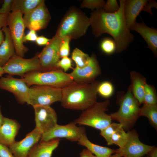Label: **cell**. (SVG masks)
Returning a JSON list of instances; mask_svg holds the SVG:
<instances>
[{
    "label": "cell",
    "mask_w": 157,
    "mask_h": 157,
    "mask_svg": "<svg viewBox=\"0 0 157 157\" xmlns=\"http://www.w3.org/2000/svg\"><path fill=\"white\" fill-rule=\"evenodd\" d=\"M119 10L113 13L104 11L102 8L93 10L89 18L92 32L95 37L104 33L110 35L116 46V51L121 53L134 40L133 35L127 27L124 14L125 0H119Z\"/></svg>",
    "instance_id": "6da1fadb"
},
{
    "label": "cell",
    "mask_w": 157,
    "mask_h": 157,
    "mask_svg": "<svg viewBox=\"0 0 157 157\" xmlns=\"http://www.w3.org/2000/svg\"><path fill=\"white\" fill-rule=\"evenodd\" d=\"M100 82L89 83L73 81L62 88V106L70 110L83 111L97 102V89Z\"/></svg>",
    "instance_id": "7a4b0ae2"
},
{
    "label": "cell",
    "mask_w": 157,
    "mask_h": 157,
    "mask_svg": "<svg viewBox=\"0 0 157 157\" xmlns=\"http://www.w3.org/2000/svg\"><path fill=\"white\" fill-rule=\"evenodd\" d=\"M117 102L118 110L110 115L112 120L118 121L125 131H130L140 117V108L137 100L133 95L130 85L126 93L118 92Z\"/></svg>",
    "instance_id": "3957f363"
},
{
    "label": "cell",
    "mask_w": 157,
    "mask_h": 157,
    "mask_svg": "<svg viewBox=\"0 0 157 157\" xmlns=\"http://www.w3.org/2000/svg\"><path fill=\"white\" fill-rule=\"evenodd\" d=\"M90 25L89 18L79 9L71 7L62 18L56 35L61 38L67 37L71 40L84 35Z\"/></svg>",
    "instance_id": "277c9868"
},
{
    "label": "cell",
    "mask_w": 157,
    "mask_h": 157,
    "mask_svg": "<svg viewBox=\"0 0 157 157\" xmlns=\"http://www.w3.org/2000/svg\"><path fill=\"white\" fill-rule=\"evenodd\" d=\"M22 78L29 87L33 85L62 88L74 81L69 73L59 68L45 72L32 71L26 73Z\"/></svg>",
    "instance_id": "5b68a950"
},
{
    "label": "cell",
    "mask_w": 157,
    "mask_h": 157,
    "mask_svg": "<svg viewBox=\"0 0 157 157\" xmlns=\"http://www.w3.org/2000/svg\"><path fill=\"white\" fill-rule=\"evenodd\" d=\"M110 104L108 99L97 102L82 111L79 116L73 122L77 125L89 126L101 130L112 123L110 115L106 113Z\"/></svg>",
    "instance_id": "8992f818"
},
{
    "label": "cell",
    "mask_w": 157,
    "mask_h": 157,
    "mask_svg": "<svg viewBox=\"0 0 157 157\" xmlns=\"http://www.w3.org/2000/svg\"><path fill=\"white\" fill-rule=\"evenodd\" d=\"M22 15L18 11H12L8 15L7 25L14 46L15 54L23 58L28 49L24 44L26 27Z\"/></svg>",
    "instance_id": "52a82bcc"
},
{
    "label": "cell",
    "mask_w": 157,
    "mask_h": 157,
    "mask_svg": "<svg viewBox=\"0 0 157 157\" xmlns=\"http://www.w3.org/2000/svg\"><path fill=\"white\" fill-rule=\"evenodd\" d=\"M61 96L62 88L34 85L29 88L27 103L33 107L38 106H50L53 103L60 101Z\"/></svg>",
    "instance_id": "ba28073f"
},
{
    "label": "cell",
    "mask_w": 157,
    "mask_h": 157,
    "mask_svg": "<svg viewBox=\"0 0 157 157\" xmlns=\"http://www.w3.org/2000/svg\"><path fill=\"white\" fill-rule=\"evenodd\" d=\"M38 54L29 59L24 58L15 54L2 67L4 73L17 75L22 78L28 72L41 71Z\"/></svg>",
    "instance_id": "9c48e42d"
},
{
    "label": "cell",
    "mask_w": 157,
    "mask_h": 157,
    "mask_svg": "<svg viewBox=\"0 0 157 157\" xmlns=\"http://www.w3.org/2000/svg\"><path fill=\"white\" fill-rule=\"evenodd\" d=\"M62 38L56 35L49 43L38 53L41 71H48L56 69L60 60V48Z\"/></svg>",
    "instance_id": "30bf717a"
},
{
    "label": "cell",
    "mask_w": 157,
    "mask_h": 157,
    "mask_svg": "<svg viewBox=\"0 0 157 157\" xmlns=\"http://www.w3.org/2000/svg\"><path fill=\"white\" fill-rule=\"evenodd\" d=\"M85 133L84 127L77 126L73 121L65 125L57 124L50 130L42 134L40 141L65 138L72 142H77Z\"/></svg>",
    "instance_id": "8fae6325"
},
{
    "label": "cell",
    "mask_w": 157,
    "mask_h": 157,
    "mask_svg": "<svg viewBox=\"0 0 157 157\" xmlns=\"http://www.w3.org/2000/svg\"><path fill=\"white\" fill-rule=\"evenodd\" d=\"M128 137L124 146L115 149V153H118L123 157H142L147 154L154 147L141 142L138 134L135 130L127 132Z\"/></svg>",
    "instance_id": "7c38bea8"
},
{
    "label": "cell",
    "mask_w": 157,
    "mask_h": 157,
    "mask_svg": "<svg viewBox=\"0 0 157 157\" xmlns=\"http://www.w3.org/2000/svg\"><path fill=\"white\" fill-rule=\"evenodd\" d=\"M157 8V3L153 0H125L124 14L128 28L130 30L141 11H146L152 15V8Z\"/></svg>",
    "instance_id": "4fadbf2b"
},
{
    "label": "cell",
    "mask_w": 157,
    "mask_h": 157,
    "mask_svg": "<svg viewBox=\"0 0 157 157\" xmlns=\"http://www.w3.org/2000/svg\"><path fill=\"white\" fill-rule=\"evenodd\" d=\"M44 2L24 14L23 19L25 27L36 31L47 27L51 17Z\"/></svg>",
    "instance_id": "5bb4252c"
},
{
    "label": "cell",
    "mask_w": 157,
    "mask_h": 157,
    "mask_svg": "<svg viewBox=\"0 0 157 157\" xmlns=\"http://www.w3.org/2000/svg\"><path fill=\"white\" fill-rule=\"evenodd\" d=\"M29 88L22 78H16L11 76L0 78V88L12 93L20 104L27 103Z\"/></svg>",
    "instance_id": "9a60e30c"
},
{
    "label": "cell",
    "mask_w": 157,
    "mask_h": 157,
    "mask_svg": "<svg viewBox=\"0 0 157 157\" xmlns=\"http://www.w3.org/2000/svg\"><path fill=\"white\" fill-rule=\"evenodd\" d=\"M35 113V128L42 134L49 131L57 124V116L50 106L33 107Z\"/></svg>",
    "instance_id": "2e32d148"
},
{
    "label": "cell",
    "mask_w": 157,
    "mask_h": 157,
    "mask_svg": "<svg viewBox=\"0 0 157 157\" xmlns=\"http://www.w3.org/2000/svg\"><path fill=\"white\" fill-rule=\"evenodd\" d=\"M101 74L99 63L95 55L94 54L90 57L89 63L86 66L82 68L76 67L69 73L74 81L86 83L94 81Z\"/></svg>",
    "instance_id": "e0dca14e"
},
{
    "label": "cell",
    "mask_w": 157,
    "mask_h": 157,
    "mask_svg": "<svg viewBox=\"0 0 157 157\" xmlns=\"http://www.w3.org/2000/svg\"><path fill=\"white\" fill-rule=\"evenodd\" d=\"M42 134L36 128L22 140L8 147L14 157H27L33 147L40 141Z\"/></svg>",
    "instance_id": "ac0fdd59"
},
{
    "label": "cell",
    "mask_w": 157,
    "mask_h": 157,
    "mask_svg": "<svg viewBox=\"0 0 157 157\" xmlns=\"http://www.w3.org/2000/svg\"><path fill=\"white\" fill-rule=\"evenodd\" d=\"M20 128V125L16 120L4 117L0 127V143L10 147L15 142Z\"/></svg>",
    "instance_id": "d6986e66"
},
{
    "label": "cell",
    "mask_w": 157,
    "mask_h": 157,
    "mask_svg": "<svg viewBox=\"0 0 157 157\" xmlns=\"http://www.w3.org/2000/svg\"><path fill=\"white\" fill-rule=\"evenodd\" d=\"M130 30L135 31L140 34L146 42L148 47L156 56L157 55V31L149 27L143 22H135L131 26Z\"/></svg>",
    "instance_id": "ffe728a7"
},
{
    "label": "cell",
    "mask_w": 157,
    "mask_h": 157,
    "mask_svg": "<svg viewBox=\"0 0 157 157\" xmlns=\"http://www.w3.org/2000/svg\"><path fill=\"white\" fill-rule=\"evenodd\" d=\"M60 140L57 138L47 141H40L31 149L27 157H51L58 147Z\"/></svg>",
    "instance_id": "44dd1931"
},
{
    "label": "cell",
    "mask_w": 157,
    "mask_h": 157,
    "mask_svg": "<svg viewBox=\"0 0 157 157\" xmlns=\"http://www.w3.org/2000/svg\"><path fill=\"white\" fill-rule=\"evenodd\" d=\"M5 39L0 46V66L3 67L15 54L14 46L8 28L5 26L2 28Z\"/></svg>",
    "instance_id": "7402d4cb"
},
{
    "label": "cell",
    "mask_w": 157,
    "mask_h": 157,
    "mask_svg": "<svg viewBox=\"0 0 157 157\" xmlns=\"http://www.w3.org/2000/svg\"><path fill=\"white\" fill-rule=\"evenodd\" d=\"M132 93L140 105L144 102V87L147 83L146 78L139 73L132 71L130 73Z\"/></svg>",
    "instance_id": "603a6c76"
},
{
    "label": "cell",
    "mask_w": 157,
    "mask_h": 157,
    "mask_svg": "<svg viewBox=\"0 0 157 157\" xmlns=\"http://www.w3.org/2000/svg\"><path fill=\"white\" fill-rule=\"evenodd\" d=\"M77 142L78 144L86 147L96 157H110L113 154L115 153V149L92 142L88 138L86 133L82 135Z\"/></svg>",
    "instance_id": "cb8c5ba5"
},
{
    "label": "cell",
    "mask_w": 157,
    "mask_h": 157,
    "mask_svg": "<svg viewBox=\"0 0 157 157\" xmlns=\"http://www.w3.org/2000/svg\"><path fill=\"white\" fill-rule=\"evenodd\" d=\"M43 0H13L11 11L25 14L39 6Z\"/></svg>",
    "instance_id": "d4e9b609"
},
{
    "label": "cell",
    "mask_w": 157,
    "mask_h": 157,
    "mask_svg": "<svg viewBox=\"0 0 157 157\" xmlns=\"http://www.w3.org/2000/svg\"><path fill=\"white\" fill-rule=\"evenodd\" d=\"M140 108V116L147 117L149 122L156 129H157V104H143Z\"/></svg>",
    "instance_id": "484cf974"
},
{
    "label": "cell",
    "mask_w": 157,
    "mask_h": 157,
    "mask_svg": "<svg viewBox=\"0 0 157 157\" xmlns=\"http://www.w3.org/2000/svg\"><path fill=\"white\" fill-rule=\"evenodd\" d=\"M90 57L79 49L76 48L73 51L72 58L76 65V67L82 68L89 63Z\"/></svg>",
    "instance_id": "4316f807"
},
{
    "label": "cell",
    "mask_w": 157,
    "mask_h": 157,
    "mask_svg": "<svg viewBox=\"0 0 157 157\" xmlns=\"http://www.w3.org/2000/svg\"><path fill=\"white\" fill-rule=\"evenodd\" d=\"M128 134L122 126L118 128L113 135L111 141L112 144L118 145L120 148L123 147L128 139Z\"/></svg>",
    "instance_id": "83f0119b"
},
{
    "label": "cell",
    "mask_w": 157,
    "mask_h": 157,
    "mask_svg": "<svg viewBox=\"0 0 157 157\" xmlns=\"http://www.w3.org/2000/svg\"><path fill=\"white\" fill-rule=\"evenodd\" d=\"M157 97L156 90L153 85L146 84L144 87L143 104L154 105L157 104Z\"/></svg>",
    "instance_id": "f1b7e54d"
},
{
    "label": "cell",
    "mask_w": 157,
    "mask_h": 157,
    "mask_svg": "<svg viewBox=\"0 0 157 157\" xmlns=\"http://www.w3.org/2000/svg\"><path fill=\"white\" fill-rule=\"evenodd\" d=\"M121 126L119 123H112L100 130V135L105 139L108 145L113 144L111 141L112 136L116 131Z\"/></svg>",
    "instance_id": "f546056e"
},
{
    "label": "cell",
    "mask_w": 157,
    "mask_h": 157,
    "mask_svg": "<svg viewBox=\"0 0 157 157\" xmlns=\"http://www.w3.org/2000/svg\"><path fill=\"white\" fill-rule=\"evenodd\" d=\"M114 90V88L111 83L105 81L100 82L97 88V92L102 97L107 98L113 95Z\"/></svg>",
    "instance_id": "4dcf8cb0"
},
{
    "label": "cell",
    "mask_w": 157,
    "mask_h": 157,
    "mask_svg": "<svg viewBox=\"0 0 157 157\" xmlns=\"http://www.w3.org/2000/svg\"><path fill=\"white\" fill-rule=\"evenodd\" d=\"M100 47L102 51L107 55H111L116 51L115 43L114 40L110 38L104 39L101 42Z\"/></svg>",
    "instance_id": "1f68e13d"
},
{
    "label": "cell",
    "mask_w": 157,
    "mask_h": 157,
    "mask_svg": "<svg viewBox=\"0 0 157 157\" xmlns=\"http://www.w3.org/2000/svg\"><path fill=\"white\" fill-rule=\"evenodd\" d=\"M105 2L103 0H84L81 5V7L96 10L102 8Z\"/></svg>",
    "instance_id": "d6a6232c"
},
{
    "label": "cell",
    "mask_w": 157,
    "mask_h": 157,
    "mask_svg": "<svg viewBox=\"0 0 157 157\" xmlns=\"http://www.w3.org/2000/svg\"><path fill=\"white\" fill-rule=\"evenodd\" d=\"M62 38L60 48V58L68 57L70 53L69 42L71 40L67 37Z\"/></svg>",
    "instance_id": "836d02e7"
},
{
    "label": "cell",
    "mask_w": 157,
    "mask_h": 157,
    "mask_svg": "<svg viewBox=\"0 0 157 157\" xmlns=\"http://www.w3.org/2000/svg\"><path fill=\"white\" fill-rule=\"evenodd\" d=\"M119 8L117 1L116 0H108L102 8L106 12L113 13L118 10Z\"/></svg>",
    "instance_id": "e575fe53"
},
{
    "label": "cell",
    "mask_w": 157,
    "mask_h": 157,
    "mask_svg": "<svg viewBox=\"0 0 157 157\" xmlns=\"http://www.w3.org/2000/svg\"><path fill=\"white\" fill-rule=\"evenodd\" d=\"M57 67L63 69L65 72L72 68V61L68 57L62 58L57 64Z\"/></svg>",
    "instance_id": "d590c367"
},
{
    "label": "cell",
    "mask_w": 157,
    "mask_h": 157,
    "mask_svg": "<svg viewBox=\"0 0 157 157\" xmlns=\"http://www.w3.org/2000/svg\"><path fill=\"white\" fill-rule=\"evenodd\" d=\"M13 0H4L1 8H0V15L8 14L11 11Z\"/></svg>",
    "instance_id": "8d00e7d4"
},
{
    "label": "cell",
    "mask_w": 157,
    "mask_h": 157,
    "mask_svg": "<svg viewBox=\"0 0 157 157\" xmlns=\"http://www.w3.org/2000/svg\"><path fill=\"white\" fill-rule=\"evenodd\" d=\"M0 157H14L8 147L0 143Z\"/></svg>",
    "instance_id": "74e56055"
},
{
    "label": "cell",
    "mask_w": 157,
    "mask_h": 157,
    "mask_svg": "<svg viewBox=\"0 0 157 157\" xmlns=\"http://www.w3.org/2000/svg\"><path fill=\"white\" fill-rule=\"evenodd\" d=\"M36 31L33 30H30L28 33L24 36V42L26 41H35L38 37Z\"/></svg>",
    "instance_id": "f35d334b"
},
{
    "label": "cell",
    "mask_w": 157,
    "mask_h": 157,
    "mask_svg": "<svg viewBox=\"0 0 157 157\" xmlns=\"http://www.w3.org/2000/svg\"><path fill=\"white\" fill-rule=\"evenodd\" d=\"M51 39H49L43 35L38 36L35 41L36 44L39 46L46 45L49 42Z\"/></svg>",
    "instance_id": "ab89813d"
},
{
    "label": "cell",
    "mask_w": 157,
    "mask_h": 157,
    "mask_svg": "<svg viewBox=\"0 0 157 157\" xmlns=\"http://www.w3.org/2000/svg\"><path fill=\"white\" fill-rule=\"evenodd\" d=\"M8 15H0V29L4 26H7Z\"/></svg>",
    "instance_id": "60d3db41"
},
{
    "label": "cell",
    "mask_w": 157,
    "mask_h": 157,
    "mask_svg": "<svg viewBox=\"0 0 157 157\" xmlns=\"http://www.w3.org/2000/svg\"><path fill=\"white\" fill-rule=\"evenodd\" d=\"M80 157H96L87 149H83L80 153Z\"/></svg>",
    "instance_id": "b9f144b4"
},
{
    "label": "cell",
    "mask_w": 157,
    "mask_h": 157,
    "mask_svg": "<svg viewBox=\"0 0 157 157\" xmlns=\"http://www.w3.org/2000/svg\"><path fill=\"white\" fill-rule=\"evenodd\" d=\"M147 154V157H157V149L156 147H154Z\"/></svg>",
    "instance_id": "7bdbcfd3"
},
{
    "label": "cell",
    "mask_w": 157,
    "mask_h": 157,
    "mask_svg": "<svg viewBox=\"0 0 157 157\" xmlns=\"http://www.w3.org/2000/svg\"><path fill=\"white\" fill-rule=\"evenodd\" d=\"M2 29H0V46L5 39V36Z\"/></svg>",
    "instance_id": "ee69618b"
},
{
    "label": "cell",
    "mask_w": 157,
    "mask_h": 157,
    "mask_svg": "<svg viewBox=\"0 0 157 157\" xmlns=\"http://www.w3.org/2000/svg\"><path fill=\"white\" fill-rule=\"evenodd\" d=\"M4 118V117L2 114L1 111V106H0V127L3 123Z\"/></svg>",
    "instance_id": "f6af8a7d"
},
{
    "label": "cell",
    "mask_w": 157,
    "mask_h": 157,
    "mask_svg": "<svg viewBox=\"0 0 157 157\" xmlns=\"http://www.w3.org/2000/svg\"><path fill=\"white\" fill-rule=\"evenodd\" d=\"M110 157H123L119 154L115 153V154L111 155Z\"/></svg>",
    "instance_id": "bcb514c9"
},
{
    "label": "cell",
    "mask_w": 157,
    "mask_h": 157,
    "mask_svg": "<svg viewBox=\"0 0 157 157\" xmlns=\"http://www.w3.org/2000/svg\"><path fill=\"white\" fill-rule=\"evenodd\" d=\"M4 74L3 67L0 66V77H1L2 75Z\"/></svg>",
    "instance_id": "7dc6e473"
}]
</instances>
